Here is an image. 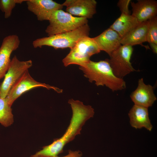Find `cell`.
Here are the masks:
<instances>
[{
	"label": "cell",
	"instance_id": "6da1fadb",
	"mask_svg": "<svg viewBox=\"0 0 157 157\" xmlns=\"http://www.w3.org/2000/svg\"><path fill=\"white\" fill-rule=\"evenodd\" d=\"M71 105L72 115L69 125L63 135L55 140L51 144L42 147L38 151L39 157H55L63 151L65 145L72 141L77 135L80 133L82 126L86 121L92 117L94 114V109L90 105H85L78 100L72 99L69 100Z\"/></svg>",
	"mask_w": 157,
	"mask_h": 157
},
{
	"label": "cell",
	"instance_id": "7a4b0ae2",
	"mask_svg": "<svg viewBox=\"0 0 157 157\" xmlns=\"http://www.w3.org/2000/svg\"><path fill=\"white\" fill-rule=\"evenodd\" d=\"M79 68L84 76L92 83L95 81L97 86H104L114 92L125 89V82L116 77L113 73L108 59L94 62L90 60Z\"/></svg>",
	"mask_w": 157,
	"mask_h": 157
},
{
	"label": "cell",
	"instance_id": "3957f363",
	"mask_svg": "<svg viewBox=\"0 0 157 157\" xmlns=\"http://www.w3.org/2000/svg\"><path fill=\"white\" fill-rule=\"evenodd\" d=\"M90 29L88 24L70 31L38 38L32 43L34 48L46 46L55 49H71L81 38L89 36Z\"/></svg>",
	"mask_w": 157,
	"mask_h": 157
},
{
	"label": "cell",
	"instance_id": "277c9868",
	"mask_svg": "<svg viewBox=\"0 0 157 157\" xmlns=\"http://www.w3.org/2000/svg\"><path fill=\"white\" fill-rule=\"evenodd\" d=\"M49 21V24L45 30L48 36L74 30L88 22L86 18L74 16L62 9L55 11Z\"/></svg>",
	"mask_w": 157,
	"mask_h": 157
},
{
	"label": "cell",
	"instance_id": "5b68a950",
	"mask_svg": "<svg viewBox=\"0 0 157 157\" xmlns=\"http://www.w3.org/2000/svg\"><path fill=\"white\" fill-rule=\"evenodd\" d=\"M100 51L93 38L84 37L80 39L70 49L69 52L62 62L65 67L71 64L82 66L90 60L92 55Z\"/></svg>",
	"mask_w": 157,
	"mask_h": 157
},
{
	"label": "cell",
	"instance_id": "8992f818",
	"mask_svg": "<svg viewBox=\"0 0 157 157\" xmlns=\"http://www.w3.org/2000/svg\"><path fill=\"white\" fill-rule=\"evenodd\" d=\"M133 50L132 46L121 45L110 56L109 63L113 73L117 77L123 79L127 74L136 71L131 62Z\"/></svg>",
	"mask_w": 157,
	"mask_h": 157
},
{
	"label": "cell",
	"instance_id": "52a82bcc",
	"mask_svg": "<svg viewBox=\"0 0 157 157\" xmlns=\"http://www.w3.org/2000/svg\"><path fill=\"white\" fill-rule=\"evenodd\" d=\"M32 65L31 60L21 61L16 56L12 59L4 76V78L0 85V97H6L10 89L24 72Z\"/></svg>",
	"mask_w": 157,
	"mask_h": 157
},
{
	"label": "cell",
	"instance_id": "ba28073f",
	"mask_svg": "<svg viewBox=\"0 0 157 157\" xmlns=\"http://www.w3.org/2000/svg\"><path fill=\"white\" fill-rule=\"evenodd\" d=\"M39 87H44L49 90L53 89L58 93L63 92L62 90L56 87L37 81L31 76L28 70L9 91L6 97L8 104L11 106L14 101L22 94L32 89Z\"/></svg>",
	"mask_w": 157,
	"mask_h": 157
},
{
	"label": "cell",
	"instance_id": "9c48e42d",
	"mask_svg": "<svg viewBox=\"0 0 157 157\" xmlns=\"http://www.w3.org/2000/svg\"><path fill=\"white\" fill-rule=\"evenodd\" d=\"M26 2L28 9L40 21H49L55 11L63 7L62 4L52 0H26Z\"/></svg>",
	"mask_w": 157,
	"mask_h": 157
},
{
	"label": "cell",
	"instance_id": "30bf717a",
	"mask_svg": "<svg viewBox=\"0 0 157 157\" xmlns=\"http://www.w3.org/2000/svg\"><path fill=\"white\" fill-rule=\"evenodd\" d=\"M20 44L16 35H9L3 38L0 47V79L4 76L8 69L12 53L18 48Z\"/></svg>",
	"mask_w": 157,
	"mask_h": 157
},
{
	"label": "cell",
	"instance_id": "8fae6325",
	"mask_svg": "<svg viewBox=\"0 0 157 157\" xmlns=\"http://www.w3.org/2000/svg\"><path fill=\"white\" fill-rule=\"evenodd\" d=\"M97 4L95 0H66L62 4L66 7V12L73 16L88 19L96 13Z\"/></svg>",
	"mask_w": 157,
	"mask_h": 157
},
{
	"label": "cell",
	"instance_id": "7c38bea8",
	"mask_svg": "<svg viewBox=\"0 0 157 157\" xmlns=\"http://www.w3.org/2000/svg\"><path fill=\"white\" fill-rule=\"evenodd\" d=\"M130 96L135 105L148 108L151 106L157 100L154 87L150 85L146 84L142 78L139 80L137 87Z\"/></svg>",
	"mask_w": 157,
	"mask_h": 157
},
{
	"label": "cell",
	"instance_id": "4fadbf2b",
	"mask_svg": "<svg viewBox=\"0 0 157 157\" xmlns=\"http://www.w3.org/2000/svg\"><path fill=\"white\" fill-rule=\"evenodd\" d=\"M131 15L140 23L149 20L157 16V2L154 0H138L131 1Z\"/></svg>",
	"mask_w": 157,
	"mask_h": 157
},
{
	"label": "cell",
	"instance_id": "5bb4252c",
	"mask_svg": "<svg viewBox=\"0 0 157 157\" xmlns=\"http://www.w3.org/2000/svg\"><path fill=\"white\" fill-rule=\"evenodd\" d=\"M93 38L100 50L105 51L109 56L121 45L122 38L110 28Z\"/></svg>",
	"mask_w": 157,
	"mask_h": 157
},
{
	"label": "cell",
	"instance_id": "9a60e30c",
	"mask_svg": "<svg viewBox=\"0 0 157 157\" xmlns=\"http://www.w3.org/2000/svg\"><path fill=\"white\" fill-rule=\"evenodd\" d=\"M131 126L136 129L144 128L149 131L153 126L149 116L148 108L134 105L128 113Z\"/></svg>",
	"mask_w": 157,
	"mask_h": 157
},
{
	"label": "cell",
	"instance_id": "2e32d148",
	"mask_svg": "<svg viewBox=\"0 0 157 157\" xmlns=\"http://www.w3.org/2000/svg\"><path fill=\"white\" fill-rule=\"evenodd\" d=\"M148 25L149 20L140 23L122 39L121 45L133 46L147 42Z\"/></svg>",
	"mask_w": 157,
	"mask_h": 157
},
{
	"label": "cell",
	"instance_id": "e0dca14e",
	"mask_svg": "<svg viewBox=\"0 0 157 157\" xmlns=\"http://www.w3.org/2000/svg\"><path fill=\"white\" fill-rule=\"evenodd\" d=\"M140 23L130 13H121L109 28L116 31L122 39Z\"/></svg>",
	"mask_w": 157,
	"mask_h": 157
},
{
	"label": "cell",
	"instance_id": "ac0fdd59",
	"mask_svg": "<svg viewBox=\"0 0 157 157\" xmlns=\"http://www.w3.org/2000/svg\"><path fill=\"white\" fill-rule=\"evenodd\" d=\"M6 98L0 97V123L8 127L13 122V116L12 108Z\"/></svg>",
	"mask_w": 157,
	"mask_h": 157
},
{
	"label": "cell",
	"instance_id": "d6986e66",
	"mask_svg": "<svg viewBox=\"0 0 157 157\" xmlns=\"http://www.w3.org/2000/svg\"><path fill=\"white\" fill-rule=\"evenodd\" d=\"M26 0H0V10L4 13L6 19L11 16L13 9L17 4H21Z\"/></svg>",
	"mask_w": 157,
	"mask_h": 157
},
{
	"label": "cell",
	"instance_id": "ffe728a7",
	"mask_svg": "<svg viewBox=\"0 0 157 157\" xmlns=\"http://www.w3.org/2000/svg\"><path fill=\"white\" fill-rule=\"evenodd\" d=\"M147 42L157 44V17L149 20Z\"/></svg>",
	"mask_w": 157,
	"mask_h": 157
},
{
	"label": "cell",
	"instance_id": "44dd1931",
	"mask_svg": "<svg viewBox=\"0 0 157 157\" xmlns=\"http://www.w3.org/2000/svg\"><path fill=\"white\" fill-rule=\"evenodd\" d=\"M131 1V0H120L119 1L117 6L119 8L121 13H130L129 6Z\"/></svg>",
	"mask_w": 157,
	"mask_h": 157
},
{
	"label": "cell",
	"instance_id": "7402d4cb",
	"mask_svg": "<svg viewBox=\"0 0 157 157\" xmlns=\"http://www.w3.org/2000/svg\"><path fill=\"white\" fill-rule=\"evenodd\" d=\"M82 154L81 152L79 151H72L70 150L68 153L66 155L60 157H81ZM55 157H60L58 156Z\"/></svg>",
	"mask_w": 157,
	"mask_h": 157
},
{
	"label": "cell",
	"instance_id": "603a6c76",
	"mask_svg": "<svg viewBox=\"0 0 157 157\" xmlns=\"http://www.w3.org/2000/svg\"><path fill=\"white\" fill-rule=\"evenodd\" d=\"M149 44L153 52L156 54L157 53V44L153 43H149Z\"/></svg>",
	"mask_w": 157,
	"mask_h": 157
}]
</instances>
